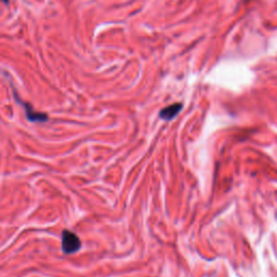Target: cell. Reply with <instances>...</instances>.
<instances>
[{
	"mask_svg": "<svg viewBox=\"0 0 277 277\" xmlns=\"http://www.w3.org/2000/svg\"><path fill=\"white\" fill-rule=\"evenodd\" d=\"M62 251L65 254H73L80 250V238L70 230L62 232Z\"/></svg>",
	"mask_w": 277,
	"mask_h": 277,
	"instance_id": "6da1fadb",
	"label": "cell"
},
{
	"mask_svg": "<svg viewBox=\"0 0 277 277\" xmlns=\"http://www.w3.org/2000/svg\"><path fill=\"white\" fill-rule=\"evenodd\" d=\"M17 101L21 104L22 106L24 107L25 113H26V118L29 122L32 123H46L48 121V115L46 113H40V112H36L32 105H29L28 103L21 101L18 96L16 95Z\"/></svg>",
	"mask_w": 277,
	"mask_h": 277,
	"instance_id": "7a4b0ae2",
	"label": "cell"
},
{
	"mask_svg": "<svg viewBox=\"0 0 277 277\" xmlns=\"http://www.w3.org/2000/svg\"><path fill=\"white\" fill-rule=\"evenodd\" d=\"M183 105L181 103H175L172 104V105H169L167 107H164L162 110H160L159 113V117L163 121H171V119H174L180 112L182 110Z\"/></svg>",
	"mask_w": 277,
	"mask_h": 277,
	"instance_id": "3957f363",
	"label": "cell"
},
{
	"mask_svg": "<svg viewBox=\"0 0 277 277\" xmlns=\"http://www.w3.org/2000/svg\"><path fill=\"white\" fill-rule=\"evenodd\" d=\"M3 2H4L6 5H8V4H9V0H3Z\"/></svg>",
	"mask_w": 277,
	"mask_h": 277,
	"instance_id": "277c9868",
	"label": "cell"
}]
</instances>
